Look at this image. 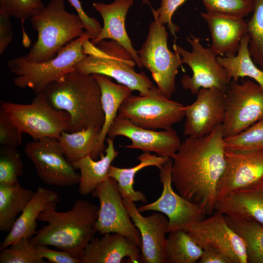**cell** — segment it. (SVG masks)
Returning a JSON list of instances; mask_svg holds the SVG:
<instances>
[{
    "label": "cell",
    "mask_w": 263,
    "mask_h": 263,
    "mask_svg": "<svg viewBox=\"0 0 263 263\" xmlns=\"http://www.w3.org/2000/svg\"><path fill=\"white\" fill-rule=\"evenodd\" d=\"M191 47L189 51L174 43L173 50L180 56L182 63L191 69L192 75H184L181 83L184 89L196 94L202 88L225 91L231 79L225 69L218 62L216 52L210 46L205 47L199 38L190 34L187 38Z\"/></svg>",
    "instance_id": "cell-10"
},
{
    "label": "cell",
    "mask_w": 263,
    "mask_h": 263,
    "mask_svg": "<svg viewBox=\"0 0 263 263\" xmlns=\"http://www.w3.org/2000/svg\"><path fill=\"white\" fill-rule=\"evenodd\" d=\"M141 249L124 235L107 233L93 237L87 245L82 263H121L128 258L131 263H140Z\"/></svg>",
    "instance_id": "cell-20"
},
{
    "label": "cell",
    "mask_w": 263,
    "mask_h": 263,
    "mask_svg": "<svg viewBox=\"0 0 263 263\" xmlns=\"http://www.w3.org/2000/svg\"><path fill=\"white\" fill-rule=\"evenodd\" d=\"M35 248L39 255L53 263H82V261L67 251L54 250L44 244H34Z\"/></svg>",
    "instance_id": "cell-42"
},
{
    "label": "cell",
    "mask_w": 263,
    "mask_h": 263,
    "mask_svg": "<svg viewBox=\"0 0 263 263\" xmlns=\"http://www.w3.org/2000/svg\"><path fill=\"white\" fill-rule=\"evenodd\" d=\"M199 263H232L230 258L225 252L214 247L203 249V254Z\"/></svg>",
    "instance_id": "cell-44"
},
{
    "label": "cell",
    "mask_w": 263,
    "mask_h": 263,
    "mask_svg": "<svg viewBox=\"0 0 263 263\" xmlns=\"http://www.w3.org/2000/svg\"><path fill=\"white\" fill-rule=\"evenodd\" d=\"M252 13L247 22L248 49L253 61L263 70V0H254Z\"/></svg>",
    "instance_id": "cell-33"
},
{
    "label": "cell",
    "mask_w": 263,
    "mask_h": 263,
    "mask_svg": "<svg viewBox=\"0 0 263 263\" xmlns=\"http://www.w3.org/2000/svg\"><path fill=\"white\" fill-rule=\"evenodd\" d=\"M0 263H45L29 239L22 238L1 250Z\"/></svg>",
    "instance_id": "cell-35"
},
{
    "label": "cell",
    "mask_w": 263,
    "mask_h": 263,
    "mask_svg": "<svg viewBox=\"0 0 263 263\" xmlns=\"http://www.w3.org/2000/svg\"><path fill=\"white\" fill-rule=\"evenodd\" d=\"M249 41L246 33L241 40L236 55L218 56L217 60L225 69L231 80L238 81L240 77H248L263 89V70L255 63L250 55Z\"/></svg>",
    "instance_id": "cell-30"
},
{
    "label": "cell",
    "mask_w": 263,
    "mask_h": 263,
    "mask_svg": "<svg viewBox=\"0 0 263 263\" xmlns=\"http://www.w3.org/2000/svg\"><path fill=\"white\" fill-rule=\"evenodd\" d=\"M99 206L95 224L96 232L101 235L117 233L130 239L141 249V239L139 231L134 225L123 203L116 181L108 177L93 191Z\"/></svg>",
    "instance_id": "cell-14"
},
{
    "label": "cell",
    "mask_w": 263,
    "mask_h": 263,
    "mask_svg": "<svg viewBox=\"0 0 263 263\" xmlns=\"http://www.w3.org/2000/svg\"><path fill=\"white\" fill-rule=\"evenodd\" d=\"M195 100L185 106L184 134L193 137L206 136L222 125L225 111V91L201 89Z\"/></svg>",
    "instance_id": "cell-17"
},
{
    "label": "cell",
    "mask_w": 263,
    "mask_h": 263,
    "mask_svg": "<svg viewBox=\"0 0 263 263\" xmlns=\"http://www.w3.org/2000/svg\"><path fill=\"white\" fill-rule=\"evenodd\" d=\"M45 7L42 0H0V13L23 21Z\"/></svg>",
    "instance_id": "cell-38"
},
{
    "label": "cell",
    "mask_w": 263,
    "mask_h": 263,
    "mask_svg": "<svg viewBox=\"0 0 263 263\" xmlns=\"http://www.w3.org/2000/svg\"><path fill=\"white\" fill-rule=\"evenodd\" d=\"M153 17L147 38L137 53L142 68L151 73L157 89L170 99L175 92L176 77L183 63L178 54L168 47V33L165 26Z\"/></svg>",
    "instance_id": "cell-8"
},
{
    "label": "cell",
    "mask_w": 263,
    "mask_h": 263,
    "mask_svg": "<svg viewBox=\"0 0 263 263\" xmlns=\"http://www.w3.org/2000/svg\"><path fill=\"white\" fill-rule=\"evenodd\" d=\"M44 93L53 108L69 114V132L89 127L102 128L105 116L101 90L92 75H84L75 70L50 83Z\"/></svg>",
    "instance_id": "cell-3"
},
{
    "label": "cell",
    "mask_w": 263,
    "mask_h": 263,
    "mask_svg": "<svg viewBox=\"0 0 263 263\" xmlns=\"http://www.w3.org/2000/svg\"><path fill=\"white\" fill-rule=\"evenodd\" d=\"M0 110L20 130L34 141L50 137L58 139L63 132H70L71 119L65 111L53 108L44 91L37 94L30 104L1 100Z\"/></svg>",
    "instance_id": "cell-7"
},
{
    "label": "cell",
    "mask_w": 263,
    "mask_h": 263,
    "mask_svg": "<svg viewBox=\"0 0 263 263\" xmlns=\"http://www.w3.org/2000/svg\"><path fill=\"white\" fill-rule=\"evenodd\" d=\"M187 0H162L160 7L156 10L152 8V14L162 25L167 24L171 35L176 37L179 26L173 23L172 18L177 10Z\"/></svg>",
    "instance_id": "cell-39"
},
{
    "label": "cell",
    "mask_w": 263,
    "mask_h": 263,
    "mask_svg": "<svg viewBox=\"0 0 263 263\" xmlns=\"http://www.w3.org/2000/svg\"><path fill=\"white\" fill-rule=\"evenodd\" d=\"M187 232L204 249L214 247L225 252L232 263H247L246 245L243 239L216 211L191 226Z\"/></svg>",
    "instance_id": "cell-15"
},
{
    "label": "cell",
    "mask_w": 263,
    "mask_h": 263,
    "mask_svg": "<svg viewBox=\"0 0 263 263\" xmlns=\"http://www.w3.org/2000/svg\"><path fill=\"white\" fill-rule=\"evenodd\" d=\"M23 133L19 128L0 110V144L17 148L22 142Z\"/></svg>",
    "instance_id": "cell-40"
},
{
    "label": "cell",
    "mask_w": 263,
    "mask_h": 263,
    "mask_svg": "<svg viewBox=\"0 0 263 263\" xmlns=\"http://www.w3.org/2000/svg\"><path fill=\"white\" fill-rule=\"evenodd\" d=\"M133 3V0H114L109 4L94 2L93 6L102 17L103 25L98 36L90 41L95 45L104 39L116 41L130 53L136 65L142 68L137 51L132 46L125 28L126 16Z\"/></svg>",
    "instance_id": "cell-21"
},
{
    "label": "cell",
    "mask_w": 263,
    "mask_h": 263,
    "mask_svg": "<svg viewBox=\"0 0 263 263\" xmlns=\"http://www.w3.org/2000/svg\"><path fill=\"white\" fill-rule=\"evenodd\" d=\"M106 142L105 153L99 160L95 161L88 155L72 163L75 169L80 171L78 192L81 195L93 193L108 177L110 167L119 152L114 148L113 139L108 137Z\"/></svg>",
    "instance_id": "cell-25"
},
{
    "label": "cell",
    "mask_w": 263,
    "mask_h": 263,
    "mask_svg": "<svg viewBox=\"0 0 263 263\" xmlns=\"http://www.w3.org/2000/svg\"><path fill=\"white\" fill-rule=\"evenodd\" d=\"M117 115L143 128L167 130L185 117V106L165 97L155 87L146 95L126 97Z\"/></svg>",
    "instance_id": "cell-9"
},
{
    "label": "cell",
    "mask_w": 263,
    "mask_h": 263,
    "mask_svg": "<svg viewBox=\"0 0 263 263\" xmlns=\"http://www.w3.org/2000/svg\"><path fill=\"white\" fill-rule=\"evenodd\" d=\"M123 203L141 239L140 263H165L166 234L169 220L158 212L143 216L134 203L128 198Z\"/></svg>",
    "instance_id": "cell-19"
},
{
    "label": "cell",
    "mask_w": 263,
    "mask_h": 263,
    "mask_svg": "<svg viewBox=\"0 0 263 263\" xmlns=\"http://www.w3.org/2000/svg\"><path fill=\"white\" fill-rule=\"evenodd\" d=\"M259 123L263 124V119L258 122Z\"/></svg>",
    "instance_id": "cell-45"
},
{
    "label": "cell",
    "mask_w": 263,
    "mask_h": 263,
    "mask_svg": "<svg viewBox=\"0 0 263 263\" xmlns=\"http://www.w3.org/2000/svg\"><path fill=\"white\" fill-rule=\"evenodd\" d=\"M200 15L207 24L212 49L219 56L236 55L242 39L247 33V22L244 18L207 12Z\"/></svg>",
    "instance_id": "cell-22"
},
{
    "label": "cell",
    "mask_w": 263,
    "mask_h": 263,
    "mask_svg": "<svg viewBox=\"0 0 263 263\" xmlns=\"http://www.w3.org/2000/svg\"><path fill=\"white\" fill-rule=\"evenodd\" d=\"M56 208V201L53 202L40 213L38 221L47 224L29 241L67 251L81 261L87 245L96 232L99 207L82 199L75 201L68 211L58 212Z\"/></svg>",
    "instance_id": "cell-2"
},
{
    "label": "cell",
    "mask_w": 263,
    "mask_h": 263,
    "mask_svg": "<svg viewBox=\"0 0 263 263\" xmlns=\"http://www.w3.org/2000/svg\"><path fill=\"white\" fill-rule=\"evenodd\" d=\"M224 215L229 226L244 240L247 263H263V226L251 220Z\"/></svg>",
    "instance_id": "cell-32"
},
{
    "label": "cell",
    "mask_w": 263,
    "mask_h": 263,
    "mask_svg": "<svg viewBox=\"0 0 263 263\" xmlns=\"http://www.w3.org/2000/svg\"><path fill=\"white\" fill-rule=\"evenodd\" d=\"M172 163V159L169 158L159 169L160 180L163 187L161 196L154 202L137 207L140 212L153 210L167 216L169 220L167 233L179 230L187 231L207 214L199 205L188 201L173 190Z\"/></svg>",
    "instance_id": "cell-12"
},
{
    "label": "cell",
    "mask_w": 263,
    "mask_h": 263,
    "mask_svg": "<svg viewBox=\"0 0 263 263\" xmlns=\"http://www.w3.org/2000/svg\"><path fill=\"white\" fill-rule=\"evenodd\" d=\"M88 39L85 32L47 61L30 62L23 56L9 60L8 67L16 75L13 80L15 85L21 89L29 88L36 94L43 92L50 83L75 70L76 65L86 56L83 46Z\"/></svg>",
    "instance_id": "cell-6"
},
{
    "label": "cell",
    "mask_w": 263,
    "mask_h": 263,
    "mask_svg": "<svg viewBox=\"0 0 263 263\" xmlns=\"http://www.w3.org/2000/svg\"><path fill=\"white\" fill-rule=\"evenodd\" d=\"M23 164L17 148L1 146L0 183H11L23 174Z\"/></svg>",
    "instance_id": "cell-36"
},
{
    "label": "cell",
    "mask_w": 263,
    "mask_h": 263,
    "mask_svg": "<svg viewBox=\"0 0 263 263\" xmlns=\"http://www.w3.org/2000/svg\"><path fill=\"white\" fill-rule=\"evenodd\" d=\"M206 12L244 18L253 11L254 0H201Z\"/></svg>",
    "instance_id": "cell-37"
},
{
    "label": "cell",
    "mask_w": 263,
    "mask_h": 263,
    "mask_svg": "<svg viewBox=\"0 0 263 263\" xmlns=\"http://www.w3.org/2000/svg\"><path fill=\"white\" fill-rule=\"evenodd\" d=\"M83 47L86 56L76 65V71L113 78L132 91L139 92L141 95L147 94L155 87L144 73L135 71L133 57L116 41L104 39L95 45L88 39Z\"/></svg>",
    "instance_id": "cell-4"
},
{
    "label": "cell",
    "mask_w": 263,
    "mask_h": 263,
    "mask_svg": "<svg viewBox=\"0 0 263 263\" xmlns=\"http://www.w3.org/2000/svg\"><path fill=\"white\" fill-rule=\"evenodd\" d=\"M165 246V263H196L203 249L185 230L169 232Z\"/></svg>",
    "instance_id": "cell-31"
},
{
    "label": "cell",
    "mask_w": 263,
    "mask_h": 263,
    "mask_svg": "<svg viewBox=\"0 0 263 263\" xmlns=\"http://www.w3.org/2000/svg\"><path fill=\"white\" fill-rule=\"evenodd\" d=\"M92 75L100 88L101 101L105 116L97 145V150L100 157L105 153L104 141L109 127L117 115L123 101L132 94V91L126 85L113 82L109 77L100 74Z\"/></svg>",
    "instance_id": "cell-26"
},
{
    "label": "cell",
    "mask_w": 263,
    "mask_h": 263,
    "mask_svg": "<svg viewBox=\"0 0 263 263\" xmlns=\"http://www.w3.org/2000/svg\"><path fill=\"white\" fill-rule=\"evenodd\" d=\"M225 166L217 187V201L263 178V149L244 151L225 150Z\"/></svg>",
    "instance_id": "cell-18"
},
{
    "label": "cell",
    "mask_w": 263,
    "mask_h": 263,
    "mask_svg": "<svg viewBox=\"0 0 263 263\" xmlns=\"http://www.w3.org/2000/svg\"><path fill=\"white\" fill-rule=\"evenodd\" d=\"M38 38L24 58L40 62L55 57L69 43L85 33L77 14L68 12L64 0H50L46 6L30 19Z\"/></svg>",
    "instance_id": "cell-5"
},
{
    "label": "cell",
    "mask_w": 263,
    "mask_h": 263,
    "mask_svg": "<svg viewBox=\"0 0 263 263\" xmlns=\"http://www.w3.org/2000/svg\"><path fill=\"white\" fill-rule=\"evenodd\" d=\"M101 130L100 128L89 127L78 132H62L57 139L66 158L71 164L88 155L97 159Z\"/></svg>",
    "instance_id": "cell-29"
},
{
    "label": "cell",
    "mask_w": 263,
    "mask_h": 263,
    "mask_svg": "<svg viewBox=\"0 0 263 263\" xmlns=\"http://www.w3.org/2000/svg\"><path fill=\"white\" fill-rule=\"evenodd\" d=\"M214 211L254 221L263 226V178L218 200Z\"/></svg>",
    "instance_id": "cell-23"
},
{
    "label": "cell",
    "mask_w": 263,
    "mask_h": 263,
    "mask_svg": "<svg viewBox=\"0 0 263 263\" xmlns=\"http://www.w3.org/2000/svg\"><path fill=\"white\" fill-rule=\"evenodd\" d=\"M10 16L0 13V55H2L13 38V30Z\"/></svg>",
    "instance_id": "cell-43"
},
{
    "label": "cell",
    "mask_w": 263,
    "mask_h": 263,
    "mask_svg": "<svg viewBox=\"0 0 263 263\" xmlns=\"http://www.w3.org/2000/svg\"><path fill=\"white\" fill-rule=\"evenodd\" d=\"M263 119V89L248 79L231 80L225 90L222 127L225 138L234 136Z\"/></svg>",
    "instance_id": "cell-11"
},
{
    "label": "cell",
    "mask_w": 263,
    "mask_h": 263,
    "mask_svg": "<svg viewBox=\"0 0 263 263\" xmlns=\"http://www.w3.org/2000/svg\"><path fill=\"white\" fill-rule=\"evenodd\" d=\"M34 191L25 188L19 180L0 183V230L9 231L18 215L33 198Z\"/></svg>",
    "instance_id": "cell-28"
},
{
    "label": "cell",
    "mask_w": 263,
    "mask_h": 263,
    "mask_svg": "<svg viewBox=\"0 0 263 263\" xmlns=\"http://www.w3.org/2000/svg\"><path fill=\"white\" fill-rule=\"evenodd\" d=\"M24 151L39 179L46 185L67 187L79 184L80 175L65 157L56 138L46 137L29 142Z\"/></svg>",
    "instance_id": "cell-13"
},
{
    "label": "cell",
    "mask_w": 263,
    "mask_h": 263,
    "mask_svg": "<svg viewBox=\"0 0 263 263\" xmlns=\"http://www.w3.org/2000/svg\"><path fill=\"white\" fill-rule=\"evenodd\" d=\"M75 8L82 21L85 33L91 40L95 39L99 34L102 26L95 18L89 17L84 11L79 0H68Z\"/></svg>",
    "instance_id": "cell-41"
},
{
    "label": "cell",
    "mask_w": 263,
    "mask_h": 263,
    "mask_svg": "<svg viewBox=\"0 0 263 263\" xmlns=\"http://www.w3.org/2000/svg\"><path fill=\"white\" fill-rule=\"evenodd\" d=\"M169 158L144 152L137 157L139 163L130 168H120L111 165L108 177L114 179L117 183L119 191L123 199L128 198L133 202L140 201L147 203L144 194L140 191L135 190L133 184L136 173L141 169L150 166H155L159 169Z\"/></svg>",
    "instance_id": "cell-27"
},
{
    "label": "cell",
    "mask_w": 263,
    "mask_h": 263,
    "mask_svg": "<svg viewBox=\"0 0 263 263\" xmlns=\"http://www.w3.org/2000/svg\"><path fill=\"white\" fill-rule=\"evenodd\" d=\"M226 150L244 151L263 149V124L258 122L234 136L224 139Z\"/></svg>",
    "instance_id": "cell-34"
},
{
    "label": "cell",
    "mask_w": 263,
    "mask_h": 263,
    "mask_svg": "<svg viewBox=\"0 0 263 263\" xmlns=\"http://www.w3.org/2000/svg\"><path fill=\"white\" fill-rule=\"evenodd\" d=\"M107 136L113 139L118 136L128 138L131 144L128 149H139L143 152H153L158 156L172 158L179 150L181 140L172 128L156 131L134 125L117 115L109 127Z\"/></svg>",
    "instance_id": "cell-16"
},
{
    "label": "cell",
    "mask_w": 263,
    "mask_h": 263,
    "mask_svg": "<svg viewBox=\"0 0 263 263\" xmlns=\"http://www.w3.org/2000/svg\"><path fill=\"white\" fill-rule=\"evenodd\" d=\"M58 197V194L55 191L38 187L1 243L0 250L8 247L22 238L30 239L33 237L37 231V221L38 216L51 203L57 202Z\"/></svg>",
    "instance_id": "cell-24"
},
{
    "label": "cell",
    "mask_w": 263,
    "mask_h": 263,
    "mask_svg": "<svg viewBox=\"0 0 263 263\" xmlns=\"http://www.w3.org/2000/svg\"><path fill=\"white\" fill-rule=\"evenodd\" d=\"M224 139L222 125L202 137L188 136L172 158V183L177 192L207 214L214 211L225 166Z\"/></svg>",
    "instance_id": "cell-1"
}]
</instances>
